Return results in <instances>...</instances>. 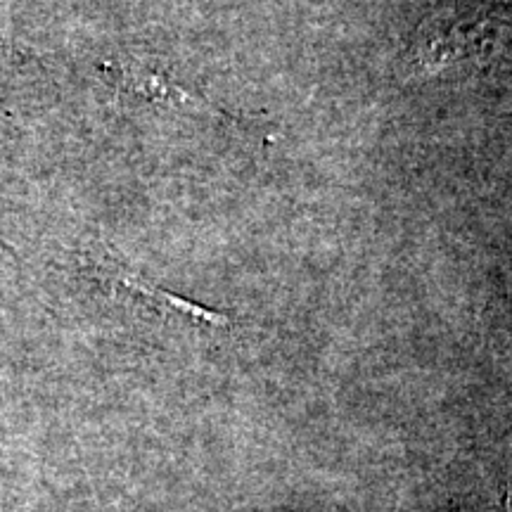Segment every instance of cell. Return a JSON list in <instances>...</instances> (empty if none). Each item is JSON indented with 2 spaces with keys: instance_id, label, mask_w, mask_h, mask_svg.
<instances>
[{
  "instance_id": "1",
  "label": "cell",
  "mask_w": 512,
  "mask_h": 512,
  "mask_svg": "<svg viewBox=\"0 0 512 512\" xmlns=\"http://www.w3.org/2000/svg\"><path fill=\"white\" fill-rule=\"evenodd\" d=\"M117 83L124 86V91L138 95L145 100H159V102H192V95L181 91L178 86H171L162 74L155 69L147 67H119L117 69Z\"/></svg>"
},
{
  "instance_id": "2",
  "label": "cell",
  "mask_w": 512,
  "mask_h": 512,
  "mask_svg": "<svg viewBox=\"0 0 512 512\" xmlns=\"http://www.w3.org/2000/svg\"><path fill=\"white\" fill-rule=\"evenodd\" d=\"M10 55V34H8V22H5L3 10H0V64L8 60Z\"/></svg>"
}]
</instances>
